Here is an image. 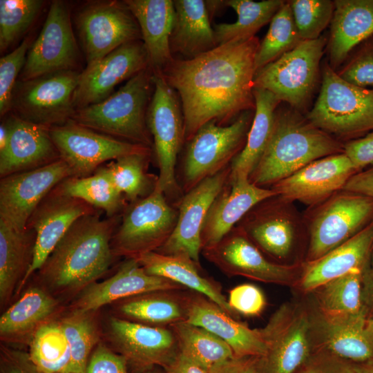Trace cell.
I'll return each instance as SVG.
<instances>
[{"label":"cell","instance_id":"1","mask_svg":"<svg viewBox=\"0 0 373 373\" xmlns=\"http://www.w3.org/2000/svg\"><path fill=\"white\" fill-rule=\"evenodd\" d=\"M257 37L235 39L191 59L174 58L162 73L178 93L184 121L185 142L211 120L230 124L255 110V57Z\"/></svg>","mask_w":373,"mask_h":373},{"label":"cell","instance_id":"2","mask_svg":"<svg viewBox=\"0 0 373 373\" xmlns=\"http://www.w3.org/2000/svg\"><path fill=\"white\" fill-rule=\"evenodd\" d=\"M100 210L79 218L37 271L42 283L59 294H79L96 282L115 257L111 240L119 217L102 218Z\"/></svg>","mask_w":373,"mask_h":373},{"label":"cell","instance_id":"3","mask_svg":"<svg viewBox=\"0 0 373 373\" xmlns=\"http://www.w3.org/2000/svg\"><path fill=\"white\" fill-rule=\"evenodd\" d=\"M343 152V144L298 111L277 108L271 137L249 180L272 186L314 160Z\"/></svg>","mask_w":373,"mask_h":373},{"label":"cell","instance_id":"4","mask_svg":"<svg viewBox=\"0 0 373 373\" xmlns=\"http://www.w3.org/2000/svg\"><path fill=\"white\" fill-rule=\"evenodd\" d=\"M148 67L104 100L75 111L71 119L101 133L153 149L146 116L154 89Z\"/></svg>","mask_w":373,"mask_h":373},{"label":"cell","instance_id":"5","mask_svg":"<svg viewBox=\"0 0 373 373\" xmlns=\"http://www.w3.org/2000/svg\"><path fill=\"white\" fill-rule=\"evenodd\" d=\"M307 119L329 135L360 136L373 130V89L343 79L329 64H325L318 98Z\"/></svg>","mask_w":373,"mask_h":373},{"label":"cell","instance_id":"6","mask_svg":"<svg viewBox=\"0 0 373 373\" xmlns=\"http://www.w3.org/2000/svg\"><path fill=\"white\" fill-rule=\"evenodd\" d=\"M254 111L242 113L227 125L209 121L186 142L182 165L186 193L231 164L245 147Z\"/></svg>","mask_w":373,"mask_h":373},{"label":"cell","instance_id":"7","mask_svg":"<svg viewBox=\"0 0 373 373\" xmlns=\"http://www.w3.org/2000/svg\"><path fill=\"white\" fill-rule=\"evenodd\" d=\"M178 216L165 195L154 188L125 209L111 240L114 256L136 259L156 251L172 234Z\"/></svg>","mask_w":373,"mask_h":373},{"label":"cell","instance_id":"8","mask_svg":"<svg viewBox=\"0 0 373 373\" xmlns=\"http://www.w3.org/2000/svg\"><path fill=\"white\" fill-rule=\"evenodd\" d=\"M327 39L305 40L258 70L254 88L267 90L298 111L310 99L318 78Z\"/></svg>","mask_w":373,"mask_h":373},{"label":"cell","instance_id":"9","mask_svg":"<svg viewBox=\"0 0 373 373\" xmlns=\"http://www.w3.org/2000/svg\"><path fill=\"white\" fill-rule=\"evenodd\" d=\"M154 89L146 122L159 168L155 189L165 194L176 193L175 169L184 138V121L178 93L162 75H154Z\"/></svg>","mask_w":373,"mask_h":373},{"label":"cell","instance_id":"10","mask_svg":"<svg viewBox=\"0 0 373 373\" xmlns=\"http://www.w3.org/2000/svg\"><path fill=\"white\" fill-rule=\"evenodd\" d=\"M81 72L63 70L28 80H18L10 113L45 127L65 124L75 109L73 96Z\"/></svg>","mask_w":373,"mask_h":373},{"label":"cell","instance_id":"11","mask_svg":"<svg viewBox=\"0 0 373 373\" xmlns=\"http://www.w3.org/2000/svg\"><path fill=\"white\" fill-rule=\"evenodd\" d=\"M373 220V198L341 190L318 207L308 229V262L321 258L346 242Z\"/></svg>","mask_w":373,"mask_h":373},{"label":"cell","instance_id":"12","mask_svg":"<svg viewBox=\"0 0 373 373\" xmlns=\"http://www.w3.org/2000/svg\"><path fill=\"white\" fill-rule=\"evenodd\" d=\"M76 27L90 66L118 47L142 40L139 24L124 1H95L77 13Z\"/></svg>","mask_w":373,"mask_h":373},{"label":"cell","instance_id":"13","mask_svg":"<svg viewBox=\"0 0 373 373\" xmlns=\"http://www.w3.org/2000/svg\"><path fill=\"white\" fill-rule=\"evenodd\" d=\"M307 313L292 305H281L260 329L266 352L258 358L261 373H298L312 353Z\"/></svg>","mask_w":373,"mask_h":373},{"label":"cell","instance_id":"14","mask_svg":"<svg viewBox=\"0 0 373 373\" xmlns=\"http://www.w3.org/2000/svg\"><path fill=\"white\" fill-rule=\"evenodd\" d=\"M49 132L60 158L69 166L73 177L90 175L108 160L153 151L101 133L71 119L64 124L50 127Z\"/></svg>","mask_w":373,"mask_h":373},{"label":"cell","instance_id":"15","mask_svg":"<svg viewBox=\"0 0 373 373\" xmlns=\"http://www.w3.org/2000/svg\"><path fill=\"white\" fill-rule=\"evenodd\" d=\"M79 57L69 5L63 1H53L39 35L28 51L18 80L63 70H77Z\"/></svg>","mask_w":373,"mask_h":373},{"label":"cell","instance_id":"16","mask_svg":"<svg viewBox=\"0 0 373 373\" xmlns=\"http://www.w3.org/2000/svg\"><path fill=\"white\" fill-rule=\"evenodd\" d=\"M69 177H73V172L60 158L43 166L1 178L0 220L17 231L24 230L43 199Z\"/></svg>","mask_w":373,"mask_h":373},{"label":"cell","instance_id":"17","mask_svg":"<svg viewBox=\"0 0 373 373\" xmlns=\"http://www.w3.org/2000/svg\"><path fill=\"white\" fill-rule=\"evenodd\" d=\"M204 256L229 276H241L263 283L289 285L296 280L298 265L267 260L245 232L236 226L216 245L202 250Z\"/></svg>","mask_w":373,"mask_h":373},{"label":"cell","instance_id":"18","mask_svg":"<svg viewBox=\"0 0 373 373\" xmlns=\"http://www.w3.org/2000/svg\"><path fill=\"white\" fill-rule=\"evenodd\" d=\"M97 211L86 202L66 194L58 185L43 199L27 223L26 227L35 231L36 238L31 264L17 292L40 269L71 226L81 217Z\"/></svg>","mask_w":373,"mask_h":373},{"label":"cell","instance_id":"19","mask_svg":"<svg viewBox=\"0 0 373 373\" xmlns=\"http://www.w3.org/2000/svg\"><path fill=\"white\" fill-rule=\"evenodd\" d=\"M149 66L142 40L118 47L81 72L73 96L75 111L104 100L117 84Z\"/></svg>","mask_w":373,"mask_h":373},{"label":"cell","instance_id":"20","mask_svg":"<svg viewBox=\"0 0 373 373\" xmlns=\"http://www.w3.org/2000/svg\"><path fill=\"white\" fill-rule=\"evenodd\" d=\"M230 165L203 180L186 193L179 204L175 229L156 252L167 255L185 254L200 265L203 224L211 205L229 180Z\"/></svg>","mask_w":373,"mask_h":373},{"label":"cell","instance_id":"21","mask_svg":"<svg viewBox=\"0 0 373 373\" xmlns=\"http://www.w3.org/2000/svg\"><path fill=\"white\" fill-rule=\"evenodd\" d=\"M358 171L343 152L314 160L271 186L282 200L316 205L343 189Z\"/></svg>","mask_w":373,"mask_h":373},{"label":"cell","instance_id":"22","mask_svg":"<svg viewBox=\"0 0 373 373\" xmlns=\"http://www.w3.org/2000/svg\"><path fill=\"white\" fill-rule=\"evenodd\" d=\"M108 331L116 351L128 364L140 370L146 371L154 365L164 367L178 353L171 328L112 317Z\"/></svg>","mask_w":373,"mask_h":373},{"label":"cell","instance_id":"23","mask_svg":"<svg viewBox=\"0 0 373 373\" xmlns=\"http://www.w3.org/2000/svg\"><path fill=\"white\" fill-rule=\"evenodd\" d=\"M185 289L172 280L148 274L136 259L127 258L114 275L102 282H95L81 291L71 310L93 312L120 299L155 291Z\"/></svg>","mask_w":373,"mask_h":373},{"label":"cell","instance_id":"24","mask_svg":"<svg viewBox=\"0 0 373 373\" xmlns=\"http://www.w3.org/2000/svg\"><path fill=\"white\" fill-rule=\"evenodd\" d=\"M3 122L8 138L5 147L0 151L1 178L60 159L51 139L50 128L25 121L11 113Z\"/></svg>","mask_w":373,"mask_h":373},{"label":"cell","instance_id":"25","mask_svg":"<svg viewBox=\"0 0 373 373\" xmlns=\"http://www.w3.org/2000/svg\"><path fill=\"white\" fill-rule=\"evenodd\" d=\"M277 195L249 179L228 180L208 211L201 232L202 251L216 245L245 215L262 201Z\"/></svg>","mask_w":373,"mask_h":373},{"label":"cell","instance_id":"26","mask_svg":"<svg viewBox=\"0 0 373 373\" xmlns=\"http://www.w3.org/2000/svg\"><path fill=\"white\" fill-rule=\"evenodd\" d=\"M186 322L202 327L226 342L235 357H262L266 346L260 329H253L199 293L185 296Z\"/></svg>","mask_w":373,"mask_h":373},{"label":"cell","instance_id":"27","mask_svg":"<svg viewBox=\"0 0 373 373\" xmlns=\"http://www.w3.org/2000/svg\"><path fill=\"white\" fill-rule=\"evenodd\" d=\"M287 202L278 195L265 200L237 225L260 250L277 258L290 253L296 236L298 222Z\"/></svg>","mask_w":373,"mask_h":373},{"label":"cell","instance_id":"28","mask_svg":"<svg viewBox=\"0 0 373 373\" xmlns=\"http://www.w3.org/2000/svg\"><path fill=\"white\" fill-rule=\"evenodd\" d=\"M373 249V220L321 258L308 264L299 279L300 288L313 291L325 283L356 269H363Z\"/></svg>","mask_w":373,"mask_h":373},{"label":"cell","instance_id":"29","mask_svg":"<svg viewBox=\"0 0 373 373\" xmlns=\"http://www.w3.org/2000/svg\"><path fill=\"white\" fill-rule=\"evenodd\" d=\"M136 19L154 75H162L174 57L170 36L175 20L172 0H124Z\"/></svg>","mask_w":373,"mask_h":373},{"label":"cell","instance_id":"30","mask_svg":"<svg viewBox=\"0 0 373 373\" xmlns=\"http://www.w3.org/2000/svg\"><path fill=\"white\" fill-rule=\"evenodd\" d=\"M327 43L334 69L354 47L373 34V0H336Z\"/></svg>","mask_w":373,"mask_h":373},{"label":"cell","instance_id":"31","mask_svg":"<svg viewBox=\"0 0 373 373\" xmlns=\"http://www.w3.org/2000/svg\"><path fill=\"white\" fill-rule=\"evenodd\" d=\"M175 20L170 49L183 59H191L218 46L203 0H175Z\"/></svg>","mask_w":373,"mask_h":373},{"label":"cell","instance_id":"32","mask_svg":"<svg viewBox=\"0 0 373 373\" xmlns=\"http://www.w3.org/2000/svg\"><path fill=\"white\" fill-rule=\"evenodd\" d=\"M136 260L148 274L165 278L186 289L189 288L210 299L234 318L238 316V314L229 306L219 285L202 276L198 270L200 265L189 256L152 251L139 256Z\"/></svg>","mask_w":373,"mask_h":373},{"label":"cell","instance_id":"33","mask_svg":"<svg viewBox=\"0 0 373 373\" xmlns=\"http://www.w3.org/2000/svg\"><path fill=\"white\" fill-rule=\"evenodd\" d=\"M363 312L347 315H321L318 324L323 349L351 361H373V344L365 329Z\"/></svg>","mask_w":373,"mask_h":373},{"label":"cell","instance_id":"34","mask_svg":"<svg viewBox=\"0 0 373 373\" xmlns=\"http://www.w3.org/2000/svg\"><path fill=\"white\" fill-rule=\"evenodd\" d=\"M58 303L39 287L28 288L0 318L1 341L15 343L28 339L44 323L52 320Z\"/></svg>","mask_w":373,"mask_h":373},{"label":"cell","instance_id":"35","mask_svg":"<svg viewBox=\"0 0 373 373\" xmlns=\"http://www.w3.org/2000/svg\"><path fill=\"white\" fill-rule=\"evenodd\" d=\"M256 108L243 149L231 163L229 180L249 179L271 137L276 112L281 101L271 92L254 88Z\"/></svg>","mask_w":373,"mask_h":373},{"label":"cell","instance_id":"36","mask_svg":"<svg viewBox=\"0 0 373 373\" xmlns=\"http://www.w3.org/2000/svg\"><path fill=\"white\" fill-rule=\"evenodd\" d=\"M35 232L17 231L0 220V303L10 300L23 280L32 259Z\"/></svg>","mask_w":373,"mask_h":373},{"label":"cell","instance_id":"37","mask_svg":"<svg viewBox=\"0 0 373 373\" xmlns=\"http://www.w3.org/2000/svg\"><path fill=\"white\" fill-rule=\"evenodd\" d=\"M175 291H155L126 298L118 310L128 321L153 326H171L186 321L185 296H178Z\"/></svg>","mask_w":373,"mask_h":373},{"label":"cell","instance_id":"38","mask_svg":"<svg viewBox=\"0 0 373 373\" xmlns=\"http://www.w3.org/2000/svg\"><path fill=\"white\" fill-rule=\"evenodd\" d=\"M283 0H227V7L237 13L238 19L231 23H218L213 26L218 46L235 39H247L271 21L273 17L285 3Z\"/></svg>","mask_w":373,"mask_h":373},{"label":"cell","instance_id":"39","mask_svg":"<svg viewBox=\"0 0 373 373\" xmlns=\"http://www.w3.org/2000/svg\"><path fill=\"white\" fill-rule=\"evenodd\" d=\"M178 345V352L209 370L232 358L230 346L208 330L180 321L170 326Z\"/></svg>","mask_w":373,"mask_h":373},{"label":"cell","instance_id":"40","mask_svg":"<svg viewBox=\"0 0 373 373\" xmlns=\"http://www.w3.org/2000/svg\"><path fill=\"white\" fill-rule=\"evenodd\" d=\"M58 186L66 194L104 211L107 217L116 216L126 200L115 186L106 166H100L88 176L69 177Z\"/></svg>","mask_w":373,"mask_h":373},{"label":"cell","instance_id":"41","mask_svg":"<svg viewBox=\"0 0 373 373\" xmlns=\"http://www.w3.org/2000/svg\"><path fill=\"white\" fill-rule=\"evenodd\" d=\"M29 346L30 359L44 373H70V347L59 320L42 325Z\"/></svg>","mask_w":373,"mask_h":373},{"label":"cell","instance_id":"42","mask_svg":"<svg viewBox=\"0 0 373 373\" xmlns=\"http://www.w3.org/2000/svg\"><path fill=\"white\" fill-rule=\"evenodd\" d=\"M314 291L323 315L340 316L363 312L362 269L334 278Z\"/></svg>","mask_w":373,"mask_h":373},{"label":"cell","instance_id":"43","mask_svg":"<svg viewBox=\"0 0 373 373\" xmlns=\"http://www.w3.org/2000/svg\"><path fill=\"white\" fill-rule=\"evenodd\" d=\"M302 41L289 2H285L270 21L255 57L256 73L294 48Z\"/></svg>","mask_w":373,"mask_h":373},{"label":"cell","instance_id":"44","mask_svg":"<svg viewBox=\"0 0 373 373\" xmlns=\"http://www.w3.org/2000/svg\"><path fill=\"white\" fill-rule=\"evenodd\" d=\"M92 313L71 310L59 320L70 347V373H84L98 342L97 323Z\"/></svg>","mask_w":373,"mask_h":373},{"label":"cell","instance_id":"45","mask_svg":"<svg viewBox=\"0 0 373 373\" xmlns=\"http://www.w3.org/2000/svg\"><path fill=\"white\" fill-rule=\"evenodd\" d=\"M151 153L124 155L105 166L116 188L131 202L146 197L151 188V179L146 168Z\"/></svg>","mask_w":373,"mask_h":373},{"label":"cell","instance_id":"46","mask_svg":"<svg viewBox=\"0 0 373 373\" xmlns=\"http://www.w3.org/2000/svg\"><path fill=\"white\" fill-rule=\"evenodd\" d=\"M45 1H0V51L4 52L30 27Z\"/></svg>","mask_w":373,"mask_h":373},{"label":"cell","instance_id":"47","mask_svg":"<svg viewBox=\"0 0 373 373\" xmlns=\"http://www.w3.org/2000/svg\"><path fill=\"white\" fill-rule=\"evenodd\" d=\"M295 25L302 41L318 39L331 23L334 3L329 0H291L288 1Z\"/></svg>","mask_w":373,"mask_h":373},{"label":"cell","instance_id":"48","mask_svg":"<svg viewBox=\"0 0 373 373\" xmlns=\"http://www.w3.org/2000/svg\"><path fill=\"white\" fill-rule=\"evenodd\" d=\"M32 44L26 37L11 52L0 59V115L5 117L10 111L11 99L15 84L22 70L28 51Z\"/></svg>","mask_w":373,"mask_h":373},{"label":"cell","instance_id":"49","mask_svg":"<svg viewBox=\"0 0 373 373\" xmlns=\"http://www.w3.org/2000/svg\"><path fill=\"white\" fill-rule=\"evenodd\" d=\"M228 303L233 310L245 316H257L266 305L262 291L253 284L238 285L229 291Z\"/></svg>","mask_w":373,"mask_h":373},{"label":"cell","instance_id":"50","mask_svg":"<svg viewBox=\"0 0 373 373\" xmlns=\"http://www.w3.org/2000/svg\"><path fill=\"white\" fill-rule=\"evenodd\" d=\"M337 73L350 84L373 89V47L363 49Z\"/></svg>","mask_w":373,"mask_h":373},{"label":"cell","instance_id":"51","mask_svg":"<svg viewBox=\"0 0 373 373\" xmlns=\"http://www.w3.org/2000/svg\"><path fill=\"white\" fill-rule=\"evenodd\" d=\"M298 373H356L354 363L321 348L312 352Z\"/></svg>","mask_w":373,"mask_h":373},{"label":"cell","instance_id":"52","mask_svg":"<svg viewBox=\"0 0 373 373\" xmlns=\"http://www.w3.org/2000/svg\"><path fill=\"white\" fill-rule=\"evenodd\" d=\"M128 361L99 343L88 359L84 373H128Z\"/></svg>","mask_w":373,"mask_h":373},{"label":"cell","instance_id":"53","mask_svg":"<svg viewBox=\"0 0 373 373\" xmlns=\"http://www.w3.org/2000/svg\"><path fill=\"white\" fill-rule=\"evenodd\" d=\"M0 356L1 373H44L27 352L3 345Z\"/></svg>","mask_w":373,"mask_h":373},{"label":"cell","instance_id":"54","mask_svg":"<svg viewBox=\"0 0 373 373\" xmlns=\"http://www.w3.org/2000/svg\"><path fill=\"white\" fill-rule=\"evenodd\" d=\"M344 153L358 171L373 165V130L363 137L344 144Z\"/></svg>","mask_w":373,"mask_h":373},{"label":"cell","instance_id":"55","mask_svg":"<svg viewBox=\"0 0 373 373\" xmlns=\"http://www.w3.org/2000/svg\"><path fill=\"white\" fill-rule=\"evenodd\" d=\"M258 357H233L209 370L210 373H261Z\"/></svg>","mask_w":373,"mask_h":373},{"label":"cell","instance_id":"56","mask_svg":"<svg viewBox=\"0 0 373 373\" xmlns=\"http://www.w3.org/2000/svg\"><path fill=\"white\" fill-rule=\"evenodd\" d=\"M362 306L367 320H373V249L362 269Z\"/></svg>","mask_w":373,"mask_h":373},{"label":"cell","instance_id":"57","mask_svg":"<svg viewBox=\"0 0 373 373\" xmlns=\"http://www.w3.org/2000/svg\"><path fill=\"white\" fill-rule=\"evenodd\" d=\"M343 190L365 195L373 198V165L354 174Z\"/></svg>","mask_w":373,"mask_h":373},{"label":"cell","instance_id":"58","mask_svg":"<svg viewBox=\"0 0 373 373\" xmlns=\"http://www.w3.org/2000/svg\"><path fill=\"white\" fill-rule=\"evenodd\" d=\"M164 369L166 373H210L208 369L179 352Z\"/></svg>","mask_w":373,"mask_h":373},{"label":"cell","instance_id":"59","mask_svg":"<svg viewBox=\"0 0 373 373\" xmlns=\"http://www.w3.org/2000/svg\"><path fill=\"white\" fill-rule=\"evenodd\" d=\"M204 2L210 19L213 15H214L220 12L224 6L227 7L225 1H204Z\"/></svg>","mask_w":373,"mask_h":373},{"label":"cell","instance_id":"60","mask_svg":"<svg viewBox=\"0 0 373 373\" xmlns=\"http://www.w3.org/2000/svg\"><path fill=\"white\" fill-rule=\"evenodd\" d=\"M356 373H373V361L354 363Z\"/></svg>","mask_w":373,"mask_h":373},{"label":"cell","instance_id":"61","mask_svg":"<svg viewBox=\"0 0 373 373\" xmlns=\"http://www.w3.org/2000/svg\"><path fill=\"white\" fill-rule=\"evenodd\" d=\"M365 329L370 340L373 344V320H367Z\"/></svg>","mask_w":373,"mask_h":373},{"label":"cell","instance_id":"62","mask_svg":"<svg viewBox=\"0 0 373 373\" xmlns=\"http://www.w3.org/2000/svg\"><path fill=\"white\" fill-rule=\"evenodd\" d=\"M144 373H158V372L148 370L146 372H144Z\"/></svg>","mask_w":373,"mask_h":373}]
</instances>
